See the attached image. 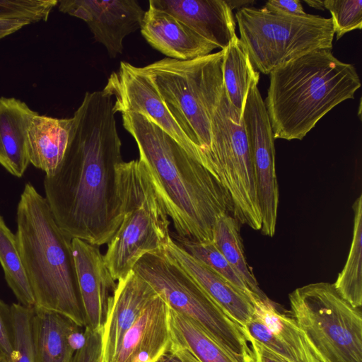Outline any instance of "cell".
Returning <instances> with one entry per match:
<instances>
[{"label": "cell", "instance_id": "1", "mask_svg": "<svg viewBox=\"0 0 362 362\" xmlns=\"http://www.w3.org/2000/svg\"><path fill=\"white\" fill-rule=\"evenodd\" d=\"M115 115L111 96L86 92L72 117L64 157L43 182L60 228L97 247L108 243L122 220L117 168L123 160Z\"/></svg>", "mask_w": 362, "mask_h": 362}, {"label": "cell", "instance_id": "2", "mask_svg": "<svg viewBox=\"0 0 362 362\" xmlns=\"http://www.w3.org/2000/svg\"><path fill=\"white\" fill-rule=\"evenodd\" d=\"M123 126L134 139L172 220L177 239L212 241L218 217L233 211L219 180L170 136L139 113H124Z\"/></svg>", "mask_w": 362, "mask_h": 362}, {"label": "cell", "instance_id": "3", "mask_svg": "<svg viewBox=\"0 0 362 362\" xmlns=\"http://www.w3.org/2000/svg\"><path fill=\"white\" fill-rule=\"evenodd\" d=\"M264 103L274 139L302 140L339 103L354 98L361 84L354 65L329 49L314 50L270 74Z\"/></svg>", "mask_w": 362, "mask_h": 362}, {"label": "cell", "instance_id": "4", "mask_svg": "<svg viewBox=\"0 0 362 362\" xmlns=\"http://www.w3.org/2000/svg\"><path fill=\"white\" fill-rule=\"evenodd\" d=\"M16 236L35 307L60 313L85 327L72 238L57 223L45 197L27 182L16 213Z\"/></svg>", "mask_w": 362, "mask_h": 362}, {"label": "cell", "instance_id": "5", "mask_svg": "<svg viewBox=\"0 0 362 362\" xmlns=\"http://www.w3.org/2000/svg\"><path fill=\"white\" fill-rule=\"evenodd\" d=\"M223 54L221 49L191 60L165 57L141 67L209 172L211 118L224 89Z\"/></svg>", "mask_w": 362, "mask_h": 362}, {"label": "cell", "instance_id": "6", "mask_svg": "<svg viewBox=\"0 0 362 362\" xmlns=\"http://www.w3.org/2000/svg\"><path fill=\"white\" fill-rule=\"evenodd\" d=\"M117 185L122 220L103 255L115 281L125 277L143 255L163 251L172 238L170 218L139 159L119 165Z\"/></svg>", "mask_w": 362, "mask_h": 362}, {"label": "cell", "instance_id": "7", "mask_svg": "<svg viewBox=\"0 0 362 362\" xmlns=\"http://www.w3.org/2000/svg\"><path fill=\"white\" fill-rule=\"evenodd\" d=\"M132 270L147 281L170 308L197 323L243 362H255L243 327L165 250L143 255Z\"/></svg>", "mask_w": 362, "mask_h": 362}, {"label": "cell", "instance_id": "8", "mask_svg": "<svg viewBox=\"0 0 362 362\" xmlns=\"http://www.w3.org/2000/svg\"><path fill=\"white\" fill-rule=\"evenodd\" d=\"M235 18L240 40L254 68L263 74L310 52L332 48L331 18L279 15L248 6L238 10Z\"/></svg>", "mask_w": 362, "mask_h": 362}, {"label": "cell", "instance_id": "9", "mask_svg": "<svg viewBox=\"0 0 362 362\" xmlns=\"http://www.w3.org/2000/svg\"><path fill=\"white\" fill-rule=\"evenodd\" d=\"M291 314L320 362H362V315L328 282L288 295Z\"/></svg>", "mask_w": 362, "mask_h": 362}, {"label": "cell", "instance_id": "10", "mask_svg": "<svg viewBox=\"0 0 362 362\" xmlns=\"http://www.w3.org/2000/svg\"><path fill=\"white\" fill-rule=\"evenodd\" d=\"M209 170L226 190L238 223L262 228L252 163L245 124L225 88L211 118Z\"/></svg>", "mask_w": 362, "mask_h": 362}, {"label": "cell", "instance_id": "11", "mask_svg": "<svg viewBox=\"0 0 362 362\" xmlns=\"http://www.w3.org/2000/svg\"><path fill=\"white\" fill-rule=\"evenodd\" d=\"M242 119L249 143L262 216L260 230L263 235L273 237L276 231L279 200L274 139L257 83L252 84L250 88Z\"/></svg>", "mask_w": 362, "mask_h": 362}, {"label": "cell", "instance_id": "12", "mask_svg": "<svg viewBox=\"0 0 362 362\" xmlns=\"http://www.w3.org/2000/svg\"><path fill=\"white\" fill-rule=\"evenodd\" d=\"M103 91L115 98V113L145 115L204 166L200 152L173 117L156 86L141 67L121 62L118 69L110 74Z\"/></svg>", "mask_w": 362, "mask_h": 362}, {"label": "cell", "instance_id": "13", "mask_svg": "<svg viewBox=\"0 0 362 362\" xmlns=\"http://www.w3.org/2000/svg\"><path fill=\"white\" fill-rule=\"evenodd\" d=\"M58 8L84 21L110 58L123 52L124 37L140 28L145 11L135 0H63Z\"/></svg>", "mask_w": 362, "mask_h": 362}, {"label": "cell", "instance_id": "14", "mask_svg": "<svg viewBox=\"0 0 362 362\" xmlns=\"http://www.w3.org/2000/svg\"><path fill=\"white\" fill-rule=\"evenodd\" d=\"M71 244L85 327L102 329L117 284L98 247L78 238Z\"/></svg>", "mask_w": 362, "mask_h": 362}, {"label": "cell", "instance_id": "15", "mask_svg": "<svg viewBox=\"0 0 362 362\" xmlns=\"http://www.w3.org/2000/svg\"><path fill=\"white\" fill-rule=\"evenodd\" d=\"M158 293L132 270L117 281L102 329L101 362H112L126 332Z\"/></svg>", "mask_w": 362, "mask_h": 362}, {"label": "cell", "instance_id": "16", "mask_svg": "<svg viewBox=\"0 0 362 362\" xmlns=\"http://www.w3.org/2000/svg\"><path fill=\"white\" fill-rule=\"evenodd\" d=\"M148 6L173 15L217 48L224 49L236 36L225 0H150Z\"/></svg>", "mask_w": 362, "mask_h": 362}, {"label": "cell", "instance_id": "17", "mask_svg": "<svg viewBox=\"0 0 362 362\" xmlns=\"http://www.w3.org/2000/svg\"><path fill=\"white\" fill-rule=\"evenodd\" d=\"M170 343L168 305L158 293L126 332L112 362H157Z\"/></svg>", "mask_w": 362, "mask_h": 362}, {"label": "cell", "instance_id": "18", "mask_svg": "<svg viewBox=\"0 0 362 362\" xmlns=\"http://www.w3.org/2000/svg\"><path fill=\"white\" fill-rule=\"evenodd\" d=\"M140 29L152 47L170 59L191 60L217 48L173 15L150 6Z\"/></svg>", "mask_w": 362, "mask_h": 362}, {"label": "cell", "instance_id": "19", "mask_svg": "<svg viewBox=\"0 0 362 362\" xmlns=\"http://www.w3.org/2000/svg\"><path fill=\"white\" fill-rule=\"evenodd\" d=\"M165 252L187 272L207 294L243 327L252 319L254 304L211 268L199 261L171 238Z\"/></svg>", "mask_w": 362, "mask_h": 362}, {"label": "cell", "instance_id": "20", "mask_svg": "<svg viewBox=\"0 0 362 362\" xmlns=\"http://www.w3.org/2000/svg\"><path fill=\"white\" fill-rule=\"evenodd\" d=\"M38 114L15 98H0V164L11 175L21 177L30 163L28 130Z\"/></svg>", "mask_w": 362, "mask_h": 362}, {"label": "cell", "instance_id": "21", "mask_svg": "<svg viewBox=\"0 0 362 362\" xmlns=\"http://www.w3.org/2000/svg\"><path fill=\"white\" fill-rule=\"evenodd\" d=\"M169 351L181 362H243L199 325L168 306Z\"/></svg>", "mask_w": 362, "mask_h": 362}, {"label": "cell", "instance_id": "22", "mask_svg": "<svg viewBox=\"0 0 362 362\" xmlns=\"http://www.w3.org/2000/svg\"><path fill=\"white\" fill-rule=\"evenodd\" d=\"M73 118H54L35 115L27 136L30 163L52 175L61 163L66 149Z\"/></svg>", "mask_w": 362, "mask_h": 362}, {"label": "cell", "instance_id": "23", "mask_svg": "<svg viewBox=\"0 0 362 362\" xmlns=\"http://www.w3.org/2000/svg\"><path fill=\"white\" fill-rule=\"evenodd\" d=\"M76 326L60 313L34 307L32 337L35 362H72L76 351L69 337Z\"/></svg>", "mask_w": 362, "mask_h": 362}, {"label": "cell", "instance_id": "24", "mask_svg": "<svg viewBox=\"0 0 362 362\" xmlns=\"http://www.w3.org/2000/svg\"><path fill=\"white\" fill-rule=\"evenodd\" d=\"M223 50V86L230 103L242 117L248 91L252 84L258 83L259 72L237 35Z\"/></svg>", "mask_w": 362, "mask_h": 362}, {"label": "cell", "instance_id": "25", "mask_svg": "<svg viewBox=\"0 0 362 362\" xmlns=\"http://www.w3.org/2000/svg\"><path fill=\"white\" fill-rule=\"evenodd\" d=\"M212 241L257 299H268L259 287L257 281L247 262L239 233V223L230 214H223L216 219L213 229Z\"/></svg>", "mask_w": 362, "mask_h": 362}, {"label": "cell", "instance_id": "26", "mask_svg": "<svg viewBox=\"0 0 362 362\" xmlns=\"http://www.w3.org/2000/svg\"><path fill=\"white\" fill-rule=\"evenodd\" d=\"M254 314L277 339L292 348L309 362H320L306 337L292 315L281 312L269 298L253 301Z\"/></svg>", "mask_w": 362, "mask_h": 362}, {"label": "cell", "instance_id": "27", "mask_svg": "<svg viewBox=\"0 0 362 362\" xmlns=\"http://www.w3.org/2000/svg\"><path fill=\"white\" fill-rule=\"evenodd\" d=\"M354 212L352 242L345 265L334 287L352 307L362 305V196L353 204Z\"/></svg>", "mask_w": 362, "mask_h": 362}, {"label": "cell", "instance_id": "28", "mask_svg": "<svg viewBox=\"0 0 362 362\" xmlns=\"http://www.w3.org/2000/svg\"><path fill=\"white\" fill-rule=\"evenodd\" d=\"M0 264L5 280L18 303L35 307L33 293L19 252L16 234L6 224L0 214Z\"/></svg>", "mask_w": 362, "mask_h": 362}, {"label": "cell", "instance_id": "29", "mask_svg": "<svg viewBox=\"0 0 362 362\" xmlns=\"http://www.w3.org/2000/svg\"><path fill=\"white\" fill-rule=\"evenodd\" d=\"M57 0H0V38L25 25L47 21Z\"/></svg>", "mask_w": 362, "mask_h": 362}, {"label": "cell", "instance_id": "30", "mask_svg": "<svg viewBox=\"0 0 362 362\" xmlns=\"http://www.w3.org/2000/svg\"><path fill=\"white\" fill-rule=\"evenodd\" d=\"M179 245L191 255L211 268L253 301L257 300L243 279L235 271L213 241L177 239Z\"/></svg>", "mask_w": 362, "mask_h": 362}, {"label": "cell", "instance_id": "31", "mask_svg": "<svg viewBox=\"0 0 362 362\" xmlns=\"http://www.w3.org/2000/svg\"><path fill=\"white\" fill-rule=\"evenodd\" d=\"M33 308H28L18 303L11 305L13 350L8 362H35L32 337Z\"/></svg>", "mask_w": 362, "mask_h": 362}, {"label": "cell", "instance_id": "32", "mask_svg": "<svg viewBox=\"0 0 362 362\" xmlns=\"http://www.w3.org/2000/svg\"><path fill=\"white\" fill-rule=\"evenodd\" d=\"M323 4L332 15L337 40L350 31L362 28L361 0H325Z\"/></svg>", "mask_w": 362, "mask_h": 362}, {"label": "cell", "instance_id": "33", "mask_svg": "<svg viewBox=\"0 0 362 362\" xmlns=\"http://www.w3.org/2000/svg\"><path fill=\"white\" fill-rule=\"evenodd\" d=\"M13 350V317L11 306L0 299V357L8 362Z\"/></svg>", "mask_w": 362, "mask_h": 362}, {"label": "cell", "instance_id": "34", "mask_svg": "<svg viewBox=\"0 0 362 362\" xmlns=\"http://www.w3.org/2000/svg\"><path fill=\"white\" fill-rule=\"evenodd\" d=\"M84 328L85 344L75 353L72 362H101L102 329L93 330L88 327Z\"/></svg>", "mask_w": 362, "mask_h": 362}, {"label": "cell", "instance_id": "35", "mask_svg": "<svg viewBox=\"0 0 362 362\" xmlns=\"http://www.w3.org/2000/svg\"><path fill=\"white\" fill-rule=\"evenodd\" d=\"M262 8L272 13L284 16L306 14L298 0H269Z\"/></svg>", "mask_w": 362, "mask_h": 362}, {"label": "cell", "instance_id": "36", "mask_svg": "<svg viewBox=\"0 0 362 362\" xmlns=\"http://www.w3.org/2000/svg\"><path fill=\"white\" fill-rule=\"evenodd\" d=\"M247 338L253 351L255 362H285L253 339Z\"/></svg>", "mask_w": 362, "mask_h": 362}, {"label": "cell", "instance_id": "37", "mask_svg": "<svg viewBox=\"0 0 362 362\" xmlns=\"http://www.w3.org/2000/svg\"><path fill=\"white\" fill-rule=\"evenodd\" d=\"M157 362H181L169 350L163 354Z\"/></svg>", "mask_w": 362, "mask_h": 362}, {"label": "cell", "instance_id": "38", "mask_svg": "<svg viewBox=\"0 0 362 362\" xmlns=\"http://www.w3.org/2000/svg\"><path fill=\"white\" fill-rule=\"evenodd\" d=\"M304 2L306 3L309 6L313 7L317 10H325V6L323 4V1L320 0H304Z\"/></svg>", "mask_w": 362, "mask_h": 362}, {"label": "cell", "instance_id": "39", "mask_svg": "<svg viewBox=\"0 0 362 362\" xmlns=\"http://www.w3.org/2000/svg\"><path fill=\"white\" fill-rule=\"evenodd\" d=\"M226 2L228 3V6L230 7V8L233 10V8H238V7H245V6H246L245 4H249L250 3H252V1H226Z\"/></svg>", "mask_w": 362, "mask_h": 362}, {"label": "cell", "instance_id": "40", "mask_svg": "<svg viewBox=\"0 0 362 362\" xmlns=\"http://www.w3.org/2000/svg\"><path fill=\"white\" fill-rule=\"evenodd\" d=\"M0 362H3V360L1 357H0Z\"/></svg>", "mask_w": 362, "mask_h": 362}]
</instances>
